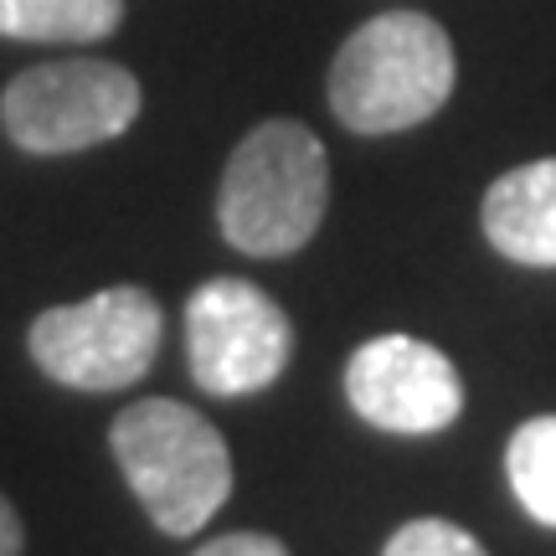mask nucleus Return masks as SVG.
Returning <instances> with one entry per match:
<instances>
[{"label":"nucleus","mask_w":556,"mask_h":556,"mask_svg":"<svg viewBox=\"0 0 556 556\" xmlns=\"http://www.w3.org/2000/svg\"><path fill=\"white\" fill-rule=\"evenodd\" d=\"M484 238L526 268H556V155L516 165L484 191Z\"/></svg>","instance_id":"6e6552de"},{"label":"nucleus","mask_w":556,"mask_h":556,"mask_svg":"<svg viewBox=\"0 0 556 556\" xmlns=\"http://www.w3.org/2000/svg\"><path fill=\"white\" fill-rule=\"evenodd\" d=\"M330 201V165L304 124L268 119L242 139L217 191L222 238L253 258H289L315 238Z\"/></svg>","instance_id":"f03ea898"},{"label":"nucleus","mask_w":556,"mask_h":556,"mask_svg":"<svg viewBox=\"0 0 556 556\" xmlns=\"http://www.w3.org/2000/svg\"><path fill=\"white\" fill-rule=\"evenodd\" d=\"M21 516L11 510V500L0 495V556H21Z\"/></svg>","instance_id":"ddd939ff"},{"label":"nucleus","mask_w":556,"mask_h":556,"mask_svg":"<svg viewBox=\"0 0 556 556\" xmlns=\"http://www.w3.org/2000/svg\"><path fill=\"white\" fill-rule=\"evenodd\" d=\"M129 490L165 536H197L232 495V454L222 433L186 402L144 397L109 428Z\"/></svg>","instance_id":"7ed1b4c3"},{"label":"nucleus","mask_w":556,"mask_h":556,"mask_svg":"<svg viewBox=\"0 0 556 556\" xmlns=\"http://www.w3.org/2000/svg\"><path fill=\"white\" fill-rule=\"evenodd\" d=\"M197 556H289V552H283V541L263 536V531H232V536L206 541Z\"/></svg>","instance_id":"f8f14e48"},{"label":"nucleus","mask_w":556,"mask_h":556,"mask_svg":"<svg viewBox=\"0 0 556 556\" xmlns=\"http://www.w3.org/2000/svg\"><path fill=\"white\" fill-rule=\"evenodd\" d=\"M381 556H490V552L454 520H407L397 536L387 541Z\"/></svg>","instance_id":"9b49d317"},{"label":"nucleus","mask_w":556,"mask_h":556,"mask_svg":"<svg viewBox=\"0 0 556 556\" xmlns=\"http://www.w3.org/2000/svg\"><path fill=\"white\" fill-rule=\"evenodd\" d=\"M505 475L520 505L556 531V413L520 422L505 448Z\"/></svg>","instance_id":"9d476101"},{"label":"nucleus","mask_w":556,"mask_h":556,"mask_svg":"<svg viewBox=\"0 0 556 556\" xmlns=\"http://www.w3.org/2000/svg\"><path fill=\"white\" fill-rule=\"evenodd\" d=\"M345 397L381 433H443L464 413V381L454 361L417 336L366 340L345 366Z\"/></svg>","instance_id":"0eeeda50"},{"label":"nucleus","mask_w":556,"mask_h":556,"mask_svg":"<svg viewBox=\"0 0 556 556\" xmlns=\"http://www.w3.org/2000/svg\"><path fill=\"white\" fill-rule=\"evenodd\" d=\"M160 336H165L160 304L135 283H119L83 304L41 309L26 330V345L31 361L62 387L119 392L155 366Z\"/></svg>","instance_id":"20e7f679"},{"label":"nucleus","mask_w":556,"mask_h":556,"mask_svg":"<svg viewBox=\"0 0 556 556\" xmlns=\"http://www.w3.org/2000/svg\"><path fill=\"white\" fill-rule=\"evenodd\" d=\"M191 381L206 397H253L294 356L289 315L248 278H206L186 304Z\"/></svg>","instance_id":"423d86ee"},{"label":"nucleus","mask_w":556,"mask_h":556,"mask_svg":"<svg viewBox=\"0 0 556 556\" xmlns=\"http://www.w3.org/2000/svg\"><path fill=\"white\" fill-rule=\"evenodd\" d=\"M458 78L454 41L422 11H387L356 26L330 67V109L356 135H397L433 119Z\"/></svg>","instance_id":"f257e3e1"},{"label":"nucleus","mask_w":556,"mask_h":556,"mask_svg":"<svg viewBox=\"0 0 556 556\" xmlns=\"http://www.w3.org/2000/svg\"><path fill=\"white\" fill-rule=\"evenodd\" d=\"M139 114V83L129 67L99 58L41 62L11 78L0 124L26 155H73L119 139Z\"/></svg>","instance_id":"39448f33"},{"label":"nucleus","mask_w":556,"mask_h":556,"mask_svg":"<svg viewBox=\"0 0 556 556\" xmlns=\"http://www.w3.org/2000/svg\"><path fill=\"white\" fill-rule=\"evenodd\" d=\"M119 21L124 0H0V37L16 41H103Z\"/></svg>","instance_id":"1a4fd4ad"}]
</instances>
